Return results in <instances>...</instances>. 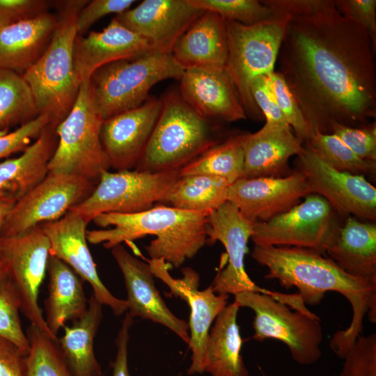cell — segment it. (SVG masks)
Returning <instances> with one entry per match:
<instances>
[{"label":"cell","instance_id":"1","mask_svg":"<svg viewBox=\"0 0 376 376\" xmlns=\"http://www.w3.org/2000/svg\"><path fill=\"white\" fill-rule=\"evenodd\" d=\"M289 19L278 71L312 132L361 127L376 114L375 49L366 31L333 0H272ZM276 60V61H277Z\"/></svg>","mask_w":376,"mask_h":376},{"label":"cell","instance_id":"2","mask_svg":"<svg viewBox=\"0 0 376 376\" xmlns=\"http://www.w3.org/2000/svg\"><path fill=\"white\" fill-rule=\"evenodd\" d=\"M251 256L267 268L265 279L277 280L285 289L297 288L306 305L319 304L329 291L347 299L352 308L350 324L336 332L329 343L338 357L343 359L361 336L366 314L376 322V283L349 275L321 253L301 247L254 245Z\"/></svg>","mask_w":376,"mask_h":376},{"label":"cell","instance_id":"3","mask_svg":"<svg viewBox=\"0 0 376 376\" xmlns=\"http://www.w3.org/2000/svg\"><path fill=\"white\" fill-rule=\"evenodd\" d=\"M210 212H192L162 203L135 213H104L93 221L109 229L86 232L87 241L107 249L122 242L154 235L146 246L150 259H162L169 268H179L206 244L207 217Z\"/></svg>","mask_w":376,"mask_h":376},{"label":"cell","instance_id":"4","mask_svg":"<svg viewBox=\"0 0 376 376\" xmlns=\"http://www.w3.org/2000/svg\"><path fill=\"white\" fill-rule=\"evenodd\" d=\"M86 0L54 1L58 22L40 58L22 76L29 84L38 115H47L58 125L70 111L80 84L74 66L76 19Z\"/></svg>","mask_w":376,"mask_h":376},{"label":"cell","instance_id":"5","mask_svg":"<svg viewBox=\"0 0 376 376\" xmlns=\"http://www.w3.org/2000/svg\"><path fill=\"white\" fill-rule=\"evenodd\" d=\"M160 114L134 169L179 170L217 143L208 120L171 90L162 97Z\"/></svg>","mask_w":376,"mask_h":376},{"label":"cell","instance_id":"6","mask_svg":"<svg viewBox=\"0 0 376 376\" xmlns=\"http://www.w3.org/2000/svg\"><path fill=\"white\" fill-rule=\"evenodd\" d=\"M184 71L171 54L152 51L104 65L89 79L95 110L104 120L135 109L149 97L156 84L180 80Z\"/></svg>","mask_w":376,"mask_h":376},{"label":"cell","instance_id":"7","mask_svg":"<svg viewBox=\"0 0 376 376\" xmlns=\"http://www.w3.org/2000/svg\"><path fill=\"white\" fill-rule=\"evenodd\" d=\"M271 19L253 25L227 21L228 73L245 111L255 119L263 113L255 103L251 84L257 77L273 72L289 19L287 13L274 11Z\"/></svg>","mask_w":376,"mask_h":376},{"label":"cell","instance_id":"8","mask_svg":"<svg viewBox=\"0 0 376 376\" xmlns=\"http://www.w3.org/2000/svg\"><path fill=\"white\" fill-rule=\"evenodd\" d=\"M103 121L95 110L89 80L86 81L70 111L56 128L58 143L48 172L98 182L101 173L111 168L100 139Z\"/></svg>","mask_w":376,"mask_h":376},{"label":"cell","instance_id":"9","mask_svg":"<svg viewBox=\"0 0 376 376\" xmlns=\"http://www.w3.org/2000/svg\"><path fill=\"white\" fill-rule=\"evenodd\" d=\"M234 296L240 307L249 308L254 313V340L281 341L299 364L311 365L320 359L323 334L320 318L315 313L294 310L260 292L245 291Z\"/></svg>","mask_w":376,"mask_h":376},{"label":"cell","instance_id":"10","mask_svg":"<svg viewBox=\"0 0 376 376\" xmlns=\"http://www.w3.org/2000/svg\"><path fill=\"white\" fill-rule=\"evenodd\" d=\"M180 177L179 170L103 171L92 193L72 210L88 222L104 213H135L162 203Z\"/></svg>","mask_w":376,"mask_h":376},{"label":"cell","instance_id":"11","mask_svg":"<svg viewBox=\"0 0 376 376\" xmlns=\"http://www.w3.org/2000/svg\"><path fill=\"white\" fill-rule=\"evenodd\" d=\"M253 222L247 219L233 203L226 201L207 217V241H216L224 246L228 264L216 274L211 286L219 295H236L245 291L256 292L272 297L287 306L295 301L293 294H285L259 287L247 274L244 258L247 243L253 233Z\"/></svg>","mask_w":376,"mask_h":376},{"label":"cell","instance_id":"12","mask_svg":"<svg viewBox=\"0 0 376 376\" xmlns=\"http://www.w3.org/2000/svg\"><path fill=\"white\" fill-rule=\"evenodd\" d=\"M335 212L322 196L310 194L290 209L265 222H253L255 245L295 246L322 254L339 226Z\"/></svg>","mask_w":376,"mask_h":376},{"label":"cell","instance_id":"13","mask_svg":"<svg viewBox=\"0 0 376 376\" xmlns=\"http://www.w3.org/2000/svg\"><path fill=\"white\" fill-rule=\"evenodd\" d=\"M95 183L75 175H47L14 205L2 227L0 237L26 233L44 223L63 217L86 199Z\"/></svg>","mask_w":376,"mask_h":376},{"label":"cell","instance_id":"14","mask_svg":"<svg viewBox=\"0 0 376 376\" xmlns=\"http://www.w3.org/2000/svg\"><path fill=\"white\" fill-rule=\"evenodd\" d=\"M49 241L40 226L12 237H0V260L6 265L20 301V311L31 325L51 338L38 304V292L49 258Z\"/></svg>","mask_w":376,"mask_h":376},{"label":"cell","instance_id":"15","mask_svg":"<svg viewBox=\"0 0 376 376\" xmlns=\"http://www.w3.org/2000/svg\"><path fill=\"white\" fill-rule=\"evenodd\" d=\"M297 163L311 194L324 198L336 213L376 219V188L363 175L338 171L326 163L306 143Z\"/></svg>","mask_w":376,"mask_h":376},{"label":"cell","instance_id":"16","mask_svg":"<svg viewBox=\"0 0 376 376\" xmlns=\"http://www.w3.org/2000/svg\"><path fill=\"white\" fill-rule=\"evenodd\" d=\"M148 264L154 276L167 285L170 295L181 298L190 308L188 347L191 351V363L187 374H202L210 327L228 305L229 295L215 293L211 285L204 290H198L199 274L191 267L183 268L182 276L175 279L169 274L170 268L162 259H150Z\"/></svg>","mask_w":376,"mask_h":376},{"label":"cell","instance_id":"17","mask_svg":"<svg viewBox=\"0 0 376 376\" xmlns=\"http://www.w3.org/2000/svg\"><path fill=\"white\" fill-rule=\"evenodd\" d=\"M88 223L82 216L69 210L61 219L40 226L49 241V255L70 266L91 285L96 299L110 307L113 313L119 316L127 311V304L126 300L112 295L99 277L88 246L86 228Z\"/></svg>","mask_w":376,"mask_h":376},{"label":"cell","instance_id":"18","mask_svg":"<svg viewBox=\"0 0 376 376\" xmlns=\"http://www.w3.org/2000/svg\"><path fill=\"white\" fill-rule=\"evenodd\" d=\"M203 12L188 0H144L114 17L146 40L152 52L171 54L180 37Z\"/></svg>","mask_w":376,"mask_h":376},{"label":"cell","instance_id":"19","mask_svg":"<svg viewBox=\"0 0 376 376\" xmlns=\"http://www.w3.org/2000/svg\"><path fill=\"white\" fill-rule=\"evenodd\" d=\"M311 194L299 171L286 177L242 178L230 185L227 201L252 222H265L299 204Z\"/></svg>","mask_w":376,"mask_h":376},{"label":"cell","instance_id":"20","mask_svg":"<svg viewBox=\"0 0 376 376\" xmlns=\"http://www.w3.org/2000/svg\"><path fill=\"white\" fill-rule=\"evenodd\" d=\"M161 108V98L149 97L141 106L103 121L100 139L111 168L122 171L136 167Z\"/></svg>","mask_w":376,"mask_h":376},{"label":"cell","instance_id":"21","mask_svg":"<svg viewBox=\"0 0 376 376\" xmlns=\"http://www.w3.org/2000/svg\"><path fill=\"white\" fill-rule=\"evenodd\" d=\"M111 251L124 277L130 316L162 324L188 345L189 324L175 316L168 308L155 286V276L149 264L134 256L121 244L113 246Z\"/></svg>","mask_w":376,"mask_h":376},{"label":"cell","instance_id":"22","mask_svg":"<svg viewBox=\"0 0 376 376\" xmlns=\"http://www.w3.org/2000/svg\"><path fill=\"white\" fill-rule=\"evenodd\" d=\"M150 51L146 40L113 17L101 31H91L86 37L77 36L74 66L77 81L81 85L104 65L137 57Z\"/></svg>","mask_w":376,"mask_h":376},{"label":"cell","instance_id":"23","mask_svg":"<svg viewBox=\"0 0 376 376\" xmlns=\"http://www.w3.org/2000/svg\"><path fill=\"white\" fill-rule=\"evenodd\" d=\"M182 99L208 120L234 122L246 119L245 111L226 70H185L180 79Z\"/></svg>","mask_w":376,"mask_h":376},{"label":"cell","instance_id":"24","mask_svg":"<svg viewBox=\"0 0 376 376\" xmlns=\"http://www.w3.org/2000/svg\"><path fill=\"white\" fill-rule=\"evenodd\" d=\"M171 55L183 70H226V20L214 12L204 10L180 37Z\"/></svg>","mask_w":376,"mask_h":376},{"label":"cell","instance_id":"25","mask_svg":"<svg viewBox=\"0 0 376 376\" xmlns=\"http://www.w3.org/2000/svg\"><path fill=\"white\" fill-rule=\"evenodd\" d=\"M244 154V178L275 177L288 165L290 157L304 150L302 142L288 125L266 122L255 133L240 134Z\"/></svg>","mask_w":376,"mask_h":376},{"label":"cell","instance_id":"26","mask_svg":"<svg viewBox=\"0 0 376 376\" xmlns=\"http://www.w3.org/2000/svg\"><path fill=\"white\" fill-rule=\"evenodd\" d=\"M58 17L46 12L0 29V68L23 74L47 48Z\"/></svg>","mask_w":376,"mask_h":376},{"label":"cell","instance_id":"27","mask_svg":"<svg viewBox=\"0 0 376 376\" xmlns=\"http://www.w3.org/2000/svg\"><path fill=\"white\" fill-rule=\"evenodd\" d=\"M56 127L49 124L19 156L0 162V198L17 201L47 175L58 143Z\"/></svg>","mask_w":376,"mask_h":376},{"label":"cell","instance_id":"28","mask_svg":"<svg viewBox=\"0 0 376 376\" xmlns=\"http://www.w3.org/2000/svg\"><path fill=\"white\" fill-rule=\"evenodd\" d=\"M328 253L349 275L376 283V225L347 217L327 246Z\"/></svg>","mask_w":376,"mask_h":376},{"label":"cell","instance_id":"29","mask_svg":"<svg viewBox=\"0 0 376 376\" xmlns=\"http://www.w3.org/2000/svg\"><path fill=\"white\" fill-rule=\"evenodd\" d=\"M48 297L45 301V318L51 334L57 337L65 324L82 318L88 309L83 288L84 281L66 263L49 256Z\"/></svg>","mask_w":376,"mask_h":376},{"label":"cell","instance_id":"30","mask_svg":"<svg viewBox=\"0 0 376 376\" xmlns=\"http://www.w3.org/2000/svg\"><path fill=\"white\" fill-rule=\"evenodd\" d=\"M240 308L235 301L227 305L210 330L204 373L211 376H249L241 354L242 338L237 322Z\"/></svg>","mask_w":376,"mask_h":376},{"label":"cell","instance_id":"31","mask_svg":"<svg viewBox=\"0 0 376 376\" xmlns=\"http://www.w3.org/2000/svg\"><path fill=\"white\" fill-rule=\"evenodd\" d=\"M102 304L93 294L88 300L84 315L64 326L57 338L63 357L73 376H101L102 368L94 354V339L102 320Z\"/></svg>","mask_w":376,"mask_h":376},{"label":"cell","instance_id":"32","mask_svg":"<svg viewBox=\"0 0 376 376\" xmlns=\"http://www.w3.org/2000/svg\"><path fill=\"white\" fill-rule=\"evenodd\" d=\"M230 185L208 175H180L162 204L183 210L211 212L227 201Z\"/></svg>","mask_w":376,"mask_h":376},{"label":"cell","instance_id":"33","mask_svg":"<svg viewBox=\"0 0 376 376\" xmlns=\"http://www.w3.org/2000/svg\"><path fill=\"white\" fill-rule=\"evenodd\" d=\"M38 116L31 90L22 75L0 68V136Z\"/></svg>","mask_w":376,"mask_h":376},{"label":"cell","instance_id":"34","mask_svg":"<svg viewBox=\"0 0 376 376\" xmlns=\"http://www.w3.org/2000/svg\"><path fill=\"white\" fill-rule=\"evenodd\" d=\"M244 154L240 134L217 143L180 169V175H208L229 184L243 178Z\"/></svg>","mask_w":376,"mask_h":376},{"label":"cell","instance_id":"35","mask_svg":"<svg viewBox=\"0 0 376 376\" xmlns=\"http://www.w3.org/2000/svg\"><path fill=\"white\" fill-rule=\"evenodd\" d=\"M26 336L29 352L25 357V376H73L57 343L30 325Z\"/></svg>","mask_w":376,"mask_h":376},{"label":"cell","instance_id":"36","mask_svg":"<svg viewBox=\"0 0 376 376\" xmlns=\"http://www.w3.org/2000/svg\"><path fill=\"white\" fill-rule=\"evenodd\" d=\"M20 301L8 270L0 260V337L13 343L26 356L29 343L19 315Z\"/></svg>","mask_w":376,"mask_h":376},{"label":"cell","instance_id":"37","mask_svg":"<svg viewBox=\"0 0 376 376\" xmlns=\"http://www.w3.org/2000/svg\"><path fill=\"white\" fill-rule=\"evenodd\" d=\"M305 143L326 163L338 171L362 175L375 170V162L358 157L334 134L313 132Z\"/></svg>","mask_w":376,"mask_h":376},{"label":"cell","instance_id":"38","mask_svg":"<svg viewBox=\"0 0 376 376\" xmlns=\"http://www.w3.org/2000/svg\"><path fill=\"white\" fill-rule=\"evenodd\" d=\"M194 6L220 15L227 21L253 25L274 17V12L258 0H188Z\"/></svg>","mask_w":376,"mask_h":376},{"label":"cell","instance_id":"39","mask_svg":"<svg viewBox=\"0 0 376 376\" xmlns=\"http://www.w3.org/2000/svg\"><path fill=\"white\" fill-rule=\"evenodd\" d=\"M269 77L279 107L285 121L295 136L302 143L306 142L311 137L312 131L295 97L278 71H274Z\"/></svg>","mask_w":376,"mask_h":376},{"label":"cell","instance_id":"40","mask_svg":"<svg viewBox=\"0 0 376 376\" xmlns=\"http://www.w3.org/2000/svg\"><path fill=\"white\" fill-rule=\"evenodd\" d=\"M343 359L340 376H376V334L360 336Z\"/></svg>","mask_w":376,"mask_h":376},{"label":"cell","instance_id":"41","mask_svg":"<svg viewBox=\"0 0 376 376\" xmlns=\"http://www.w3.org/2000/svg\"><path fill=\"white\" fill-rule=\"evenodd\" d=\"M50 123L47 115H38L33 120L0 136V159L13 153L23 152L36 140ZM54 124V123H53Z\"/></svg>","mask_w":376,"mask_h":376},{"label":"cell","instance_id":"42","mask_svg":"<svg viewBox=\"0 0 376 376\" xmlns=\"http://www.w3.org/2000/svg\"><path fill=\"white\" fill-rule=\"evenodd\" d=\"M332 134L340 138L362 159L375 162V122L361 127H352L336 124L332 129Z\"/></svg>","mask_w":376,"mask_h":376},{"label":"cell","instance_id":"43","mask_svg":"<svg viewBox=\"0 0 376 376\" xmlns=\"http://www.w3.org/2000/svg\"><path fill=\"white\" fill-rule=\"evenodd\" d=\"M134 0H93L79 10L76 19L77 35L81 36L97 21L110 14L118 15L130 9Z\"/></svg>","mask_w":376,"mask_h":376},{"label":"cell","instance_id":"44","mask_svg":"<svg viewBox=\"0 0 376 376\" xmlns=\"http://www.w3.org/2000/svg\"><path fill=\"white\" fill-rule=\"evenodd\" d=\"M334 6L345 17L362 26L376 47V1L335 0Z\"/></svg>","mask_w":376,"mask_h":376},{"label":"cell","instance_id":"45","mask_svg":"<svg viewBox=\"0 0 376 376\" xmlns=\"http://www.w3.org/2000/svg\"><path fill=\"white\" fill-rule=\"evenodd\" d=\"M53 1L0 0V29L48 12Z\"/></svg>","mask_w":376,"mask_h":376},{"label":"cell","instance_id":"46","mask_svg":"<svg viewBox=\"0 0 376 376\" xmlns=\"http://www.w3.org/2000/svg\"><path fill=\"white\" fill-rule=\"evenodd\" d=\"M250 88L253 99L265 116L266 122L288 125L279 107L269 75L256 77Z\"/></svg>","mask_w":376,"mask_h":376},{"label":"cell","instance_id":"47","mask_svg":"<svg viewBox=\"0 0 376 376\" xmlns=\"http://www.w3.org/2000/svg\"><path fill=\"white\" fill-rule=\"evenodd\" d=\"M25 357L13 343L0 337V376H25Z\"/></svg>","mask_w":376,"mask_h":376},{"label":"cell","instance_id":"48","mask_svg":"<svg viewBox=\"0 0 376 376\" xmlns=\"http://www.w3.org/2000/svg\"><path fill=\"white\" fill-rule=\"evenodd\" d=\"M133 322V318L127 312L115 340L117 353L116 359L112 363V376H130L128 370L127 347L130 340L129 331Z\"/></svg>","mask_w":376,"mask_h":376},{"label":"cell","instance_id":"49","mask_svg":"<svg viewBox=\"0 0 376 376\" xmlns=\"http://www.w3.org/2000/svg\"><path fill=\"white\" fill-rule=\"evenodd\" d=\"M16 202L11 198H0V234L4 221Z\"/></svg>","mask_w":376,"mask_h":376}]
</instances>
